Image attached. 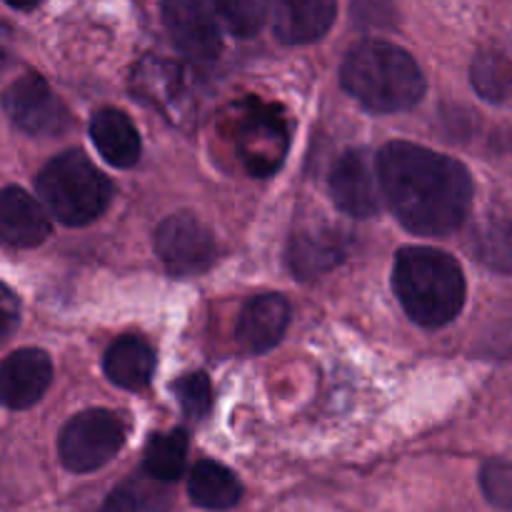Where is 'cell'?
<instances>
[{
  "instance_id": "1",
  "label": "cell",
  "mask_w": 512,
  "mask_h": 512,
  "mask_svg": "<svg viewBox=\"0 0 512 512\" xmlns=\"http://www.w3.org/2000/svg\"><path fill=\"white\" fill-rule=\"evenodd\" d=\"M383 198L415 235L443 238L470 215L473 180L465 165L415 143H388L375 158Z\"/></svg>"
},
{
  "instance_id": "2",
  "label": "cell",
  "mask_w": 512,
  "mask_h": 512,
  "mask_svg": "<svg viewBox=\"0 0 512 512\" xmlns=\"http://www.w3.org/2000/svg\"><path fill=\"white\" fill-rule=\"evenodd\" d=\"M343 88L373 113H403L425 95L423 70L408 50L385 40H363L340 70Z\"/></svg>"
},
{
  "instance_id": "3",
  "label": "cell",
  "mask_w": 512,
  "mask_h": 512,
  "mask_svg": "<svg viewBox=\"0 0 512 512\" xmlns=\"http://www.w3.org/2000/svg\"><path fill=\"white\" fill-rule=\"evenodd\" d=\"M393 285L405 313L423 328H443L463 310L465 275L458 260L443 250H400Z\"/></svg>"
},
{
  "instance_id": "4",
  "label": "cell",
  "mask_w": 512,
  "mask_h": 512,
  "mask_svg": "<svg viewBox=\"0 0 512 512\" xmlns=\"http://www.w3.org/2000/svg\"><path fill=\"white\" fill-rule=\"evenodd\" d=\"M35 188L45 208L70 228L98 220L113 200L110 180L78 150L55 155L40 170Z\"/></svg>"
},
{
  "instance_id": "5",
  "label": "cell",
  "mask_w": 512,
  "mask_h": 512,
  "mask_svg": "<svg viewBox=\"0 0 512 512\" xmlns=\"http://www.w3.org/2000/svg\"><path fill=\"white\" fill-rule=\"evenodd\" d=\"M125 435L128 428L118 413L85 410L75 415L60 433V460L73 473H93L120 453Z\"/></svg>"
},
{
  "instance_id": "6",
  "label": "cell",
  "mask_w": 512,
  "mask_h": 512,
  "mask_svg": "<svg viewBox=\"0 0 512 512\" xmlns=\"http://www.w3.org/2000/svg\"><path fill=\"white\" fill-rule=\"evenodd\" d=\"M235 145L250 175H273L288 155L290 135L285 118L260 100H250L238 118Z\"/></svg>"
},
{
  "instance_id": "7",
  "label": "cell",
  "mask_w": 512,
  "mask_h": 512,
  "mask_svg": "<svg viewBox=\"0 0 512 512\" xmlns=\"http://www.w3.org/2000/svg\"><path fill=\"white\" fill-rule=\"evenodd\" d=\"M155 253L175 278H190L213 268L218 258L215 235L193 215H170L155 230Z\"/></svg>"
},
{
  "instance_id": "8",
  "label": "cell",
  "mask_w": 512,
  "mask_h": 512,
  "mask_svg": "<svg viewBox=\"0 0 512 512\" xmlns=\"http://www.w3.org/2000/svg\"><path fill=\"white\" fill-rule=\"evenodd\" d=\"M8 118L23 133L60 135L73 128V115L38 73L20 75L3 93Z\"/></svg>"
},
{
  "instance_id": "9",
  "label": "cell",
  "mask_w": 512,
  "mask_h": 512,
  "mask_svg": "<svg viewBox=\"0 0 512 512\" xmlns=\"http://www.w3.org/2000/svg\"><path fill=\"white\" fill-rule=\"evenodd\" d=\"M330 193L335 205L353 218H370L383 205L378 163L368 150H348L340 155L330 173Z\"/></svg>"
},
{
  "instance_id": "10",
  "label": "cell",
  "mask_w": 512,
  "mask_h": 512,
  "mask_svg": "<svg viewBox=\"0 0 512 512\" xmlns=\"http://www.w3.org/2000/svg\"><path fill=\"white\" fill-rule=\"evenodd\" d=\"M163 25L180 53L210 63L223 50L220 25L195 0H163Z\"/></svg>"
},
{
  "instance_id": "11",
  "label": "cell",
  "mask_w": 512,
  "mask_h": 512,
  "mask_svg": "<svg viewBox=\"0 0 512 512\" xmlns=\"http://www.w3.org/2000/svg\"><path fill=\"white\" fill-rule=\"evenodd\" d=\"M53 383V363L43 350L23 348L0 363V405L25 410L38 403Z\"/></svg>"
},
{
  "instance_id": "12",
  "label": "cell",
  "mask_w": 512,
  "mask_h": 512,
  "mask_svg": "<svg viewBox=\"0 0 512 512\" xmlns=\"http://www.w3.org/2000/svg\"><path fill=\"white\" fill-rule=\"evenodd\" d=\"M273 33L288 45H308L323 38L335 23L338 0H270Z\"/></svg>"
},
{
  "instance_id": "13",
  "label": "cell",
  "mask_w": 512,
  "mask_h": 512,
  "mask_svg": "<svg viewBox=\"0 0 512 512\" xmlns=\"http://www.w3.org/2000/svg\"><path fill=\"white\" fill-rule=\"evenodd\" d=\"M50 235L45 208L23 188L0 190V245L35 248Z\"/></svg>"
},
{
  "instance_id": "14",
  "label": "cell",
  "mask_w": 512,
  "mask_h": 512,
  "mask_svg": "<svg viewBox=\"0 0 512 512\" xmlns=\"http://www.w3.org/2000/svg\"><path fill=\"white\" fill-rule=\"evenodd\" d=\"M290 323V305L283 295H258L243 308L238 320V343L245 353L260 355L280 343Z\"/></svg>"
},
{
  "instance_id": "15",
  "label": "cell",
  "mask_w": 512,
  "mask_h": 512,
  "mask_svg": "<svg viewBox=\"0 0 512 512\" xmlns=\"http://www.w3.org/2000/svg\"><path fill=\"white\" fill-rule=\"evenodd\" d=\"M90 138L115 168H133L140 160V135L123 110L103 108L90 120Z\"/></svg>"
},
{
  "instance_id": "16",
  "label": "cell",
  "mask_w": 512,
  "mask_h": 512,
  "mask_svg": "<svg viewBox=\"0 0 512 512\" xmlns=\"http://www.w3.org/2000/svg\"><path fill=\"white\" fill-rule=\"evenodd\" d=\"M105 375L123 390H143L155 370V353L138 335H123L105 353Z\"/></svg>"
},
{
  "instance_id": "17",
  "label": "cell",
  "mask_w": 512,
  "mask_h": 512,
  "mask_svg": "<svg viewBox=\"0 0 512 512\" xmlns=\"http://www.w3.org/2000/svg\"><path fill=\"white\" fill-rule=\"evenodd\" d=\"M345 248L335 233H298L288 248V265L295 278L308 280L328 273L343 260Z\"/></svg>"
},
{
  "instance_id": "18",
  "label": "cell",
  "mask_w": 512,
  "mask_h": 512,
  "mask_svg": "<svg viewBox=\"0 0 512 512\" xmlns=\"http://www.w3.org/2000/svg\"><path fill=\"white\" fill-rule=\"evenodd\" d=\"M190 500L203 510H230L243 498V485L225 465L203 460L193 468L188 483Z\"/></svg>"
},
{
  "instance_id": "19",
  "label": "cell",
  "mask_w": 512,
  "mask_h": 512,
  "mask_svg": "<svg viewBox=\"0 0 512 512\" xmlns=\"http://www.w3.org/2000/svg\"><path fill=\"white\" fill-rule=\"evenodd\" d=\"M173 498L163 480L150 475L125 480L108 495L100 512H170Z\"/></svg>"
},
{
  "instance_id": "20",
  "label": "cell",
  "mask_w": 512,
  "mask_h": 512,
  "mask_svg": "<svg viewBox=\"0 0 512 512\" xmlns=\"http://www.w3.org/2000/svg\"><path fill=\"white\" fill-rule=\"evenodd\" d=\"M475 258L490 270L512 275V218L490 215L475 228L473 235Z\"/></svg>"
},
{
  "instance_id": "21",
  "label": "cell",
  "mask_w": 512,
  "mask_h": 512,
  "mask_svg": "<svg viewBox=\"0 0 512 512\" xmlns=\"http://www.w3.org/2000/svg\"><path fill=\"white\" fill-rule=\"evenodd\" d=\"M210 18L238 38H253L268 18L265 0H195Z\"/></svg>"
},
{
  "instance_id": "22",
  "label": "cell",
  "mask_w": 512,
  "mask_h": 512,
  "mask_svg": "<svg viewBox=\"0 0 512 512\" xmlns=\"http://www.w3.org/2000/svg\"><path fill=\"white\" fill-rule=\"evenodd\" d=\"M185 458H188V435L183 430H170V433L150 438L148 448H145L143 470L150 478L173 483L183 475Z\"/></svg>"
},
{
  "instance_id": "23",
  "label": "cell",
  "mask_w": 512,
  "mask_h": 512,
  "mask_svg": "<svg viewBox=\"0 0 512 512\" xmlns=\"http://www.w3.org/2000/svg\"><path fill=\"white\" fill-rule=\"evenodd\" d=\"M473 88L483 95L485 100H508L512 95V60L500 50H483L473 60Z\"/></svg>"
},
{
  "instance_id": "24",
  "label": "cell",
  "mask_w": 512,
  "mask_h": 512,
  "mask_svg": "<svg viewBox=\"0 0 512 512\" xmlns=\"http://www.w3.org/2000/svg\"><path fill=\"white\" fill-rule=\"evenodd\" d=\"M175 395H178L180 408L185 410L188 418H205L210 410V400H213V390H210V380L205 373H188L173 385Z\"/></svg>"
},
{
  "instance_id": "25",
  "label": "cell",
  "mask_w": 512,
  "mask_h": 512,
  "mask_svg": "<svg viewBox=\"0 0 512 512\" xmlns=\"http://www.w3.org/2000/svg\"><path fill=\"white\" fill-rule=\"evenodd\" d=\"M485 498L498 508H512V465L493 460L480 473Z\"/></svg>"
},
{
  "instance_id": "26",
  "label": "cell",
  "mask_w": 512,
  "mask_h": 512,
  "mask_svg": "<svg viewBox=\"0 0 512 512\" xmlns=\"http://www.w3.org/2000/svg\"><path fill=\"white\" fill-rule=\"evenodd\" d=\"M353 20L360 28H393V0H353Z\"/></svg>"
},
{
  "instance_id": "27",
  "label": "cell",
  "mask_w": 512,
  "mask_h": 512,
  "mask_svg": "<svg viewBox=\"0 0 512 512\" xmlns=\"http://www.w3.org/2000/svg\"><path fill=\"white\" fill-rule=\"evenodd\" d=\"M20 323V303L10 288L0 283V345L15 333Z\"/></svg>"
},
{
  "instance_id": "28",
  "label": "cell",
  "mask_w": 512,
  "mask_h": 512,
  "mask_svg": "<svg viewBox=\"0 0 512 512\" xmlns=\"http://www.w3.org/2000/svg\"><path fill=\"white\" fill-rule=\"evenodd\" d=\"M5 3H8L10 8H15V10H33L35 5H40L43 0H5Z\"/></svg>"
}]
</instances>
